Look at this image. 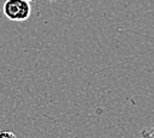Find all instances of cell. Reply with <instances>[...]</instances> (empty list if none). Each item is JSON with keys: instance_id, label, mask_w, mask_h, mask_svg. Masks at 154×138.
Returning <instances> with one entry per match:
<instances>
[{"instance_id": "cell-1", "label": "cell", "mask_w": 154, "mask_h": 138, "mask_svg": "<svg viewBox=\"0 0 154 138\" xmlns=\"http://www.w3.org/2000/svg\"><path fill=\"white\" fill-rule=\"evenodd\" d=\"M2 11L7 19L12 22H23L30 17L31 5L26 0H6Z\"/></svg>"}, {"instance_id": "cell-2", "label": "cell", "mask_w": 154, "mask_h": 138, "mask_svg": "<svg viewBox=\"0 0 154 138\" xmlns=\"http://www.w3.org/2000/svg\"><path fill=\"white\" fill-rule=\"evenodd\" d=\"M153 133H154V130L152 126H148V127H144L141 132V138H154L153 137Z\"/></svg>"}, {"instance_id": "cell-3", "label": "cell", "mask_w": 154, "mask_h": 138, "mask_svg": "<svg viewBox=\"0 0 154 138\" xmlns=\"http://www.w3.org/2000/svg\"><path fill=\"white\" fill-rule=\"evenodd\" d=\"M26 1H29V2H30V1H32V0H26Z\"/></svg>"}]
</instances>
